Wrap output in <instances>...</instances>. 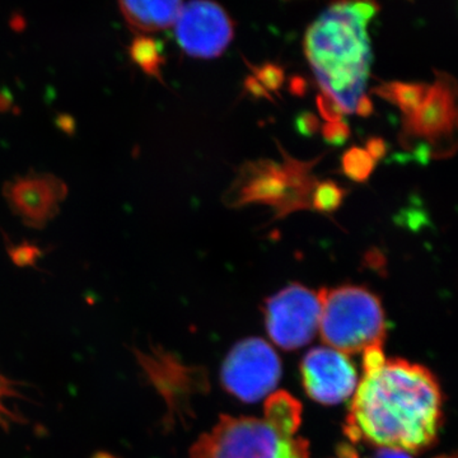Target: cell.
<instances>
[{
    "mask_svg": "<svg viewBox=\"0 0 458 458\" xmlns=\"http://www.w3.org/2000/svg\"><path fill=\"white\" fill-rule=\"evenodd\" d=\"M344 458H349V457H344Z\"/></svg>",
    "mask_w": 458,
    "mask_h": 458,
    "instance_id": "cell-23",
    "label": "cell"
},
{
    "mask_svg": "<svg viewBox=\"0 0 458 458\" xmlns=\"http://www.w3.org/2000/svg\"><path fill=\"white\" fill-rule=\"evenodd\" d=\"M373 0H339L330 5L307 31L304 51L322 96L343 114L367 116L372 53L369 26L376 16Z\"/></svg>",
    "mask_w": 458,
    "mask_h": 458,
    "instance_id": "cell-2",
    "label": "cell"
},
{
    "mask_svg": "<svg viewBox=\"0 0 458 458\" xmlns=\"http://www.w3.org/2000/svg\"><path fill=\"white\" fill-rule=\"evenodd\" d=\"M284 161L255 162L243 165L228 192V203L238 207L251 203L267 204L276 216L312 208V195L318 181L311 174L313 162L295 161L283 153Z\"/></svg>",
    "mask_w": 458,
    "mask_h": 458,
    "instance_id": "cell-5",
    "label": "cell"
},
{
    "mask_svg": "<svg viewBox=\"0 0 458 458\" xmlns=\"http://www.w3.org/2000/svg\"><path fill=\"white\" fill-rule=\"evenodd\" d=\"M373 458H411L406 452L390 450V448H382V450L377 451V454Z\"/></svg>",
    "mask_w": 458,
    "mask_h": 458,
    "instance_id": "cell-21",
    "label": "cell"
},
{
    "mask_svg": "<svg viewBox=\"0 0 458 458\" xmlns=\"http://www.w3.org/2000/svg\"><path fill=\"white\" fill-rule=\"evenodd\" d=\"M126 22L135 31H162L176 22L182 0H119Z\"/></svg>",
    "mask_w": 458,
    "mask_h": 458,
    "instance_id": "cell-13",
    "label": "cell"
},
{
    "mask_svg": "<svg viewBox=\"0 0 458 458\" xmlns=\"http://www.w3.org/2000/svg\"><path fill=\"white\" fill-rule=\"evenodd\" d=\"M319 333L322 340L343 354L382 348L386 337L381 302L366 288L344 285L321 289Z\"/></svg>",
    "mask_w": 458,
    "mask_h": 458,
    "instance_id": "cell-4",
    "label": "cell"
},
{
    "mask_svg": "<svg viewBox=\"0 0 458 458\" xmlns=\"http://www.w3.org/2000/svg\"><path fill=\"white\" fill-rule=\"evenodd\" d=\"M259 75H260V81L267 89H276L282 84V72L274 68V66H267V68L262 69Z\"/></svg>",
    "mask_w": 458,
    "mask_h": 458,
    "instance_id": "cell-19",
    "label": "cell"
},
{
    "mask_svg": "<svg viewBox=\"0 0 458 458\" xmlns=\"http://www.w3.org/2000/svg\"><path fill=\"white\" fill-rule=\"evenodd\" d=\"M342 165L346 176L358 182H364L372 174L376 161L366 149L354 147L346 150L345 155L343 156Z\"/></svg>",
    "mask_w": 458,
    "mask_h": 458,
    "instance_id": "cell-16",
    "label": "cell"
},
{
    "mask_svg": "<svg viewBox=\"0 0 458 458\" xmlns=\"http://www.w3.org/2000/svg\"><path fill=\"white\" fill-rule=\"evenodd\" d=\"M366 150L377 162V159L381 158V157L385 155L386 146L382 140H372L369 141V144H367Z\"/></svg>",
    "mask_w": 458,
    "mask_h": 458,
    "instance_id": "cell-20",
    "label": "cell"
},
{
    "mask_svg": "<svg viewBox=\"0 0 458 458\" xmlns=\"http://www.w3.org/2000/svg\"><path fill=\"white\" fill-rule=\"evenodd\" d=\"M321 300L318 292L306 286H286L267 301L265 322L276 345L298 349L313 339L318 330Z\"/></svg>",
    "mask_w": 458,
    "mask_h": 458,
    "instance_id": "cell-7",
    "label": "cell"
},
{
    "mask_svg": "<svg viewBox=\"0 0 458 458\" xmlns=\"http://www.w3.org/2000/svg\"><path fill=\"white\" fill-rule=\"evenodd\" d=\"M132 60L143 69L144 73L150 77L161 78V68L164 56L155 40L147 36H140L131 44Z\"/></svg>",
    "mask_w": 458,
    "mask_h": 458,
    "instance_id": "cell-15",
    "label": "cell"
},
{
    "mask_svg": "<svg viewBox=\"0 0 458 458\" xmlns=\"http://www.w3.org/2000/svg\"><path fill=\"white\" fill-rule=\"evenodd\" d=\"M3 192L12 212L26 225L40 228L59 213L68 190L53 174H29L9 181Z\"/></svg>",
    "mask_w": 458,
    "mask_h": 458,
    "instance_id": "cell-10",
    "label": "cell"
},
{
    "mask_svg": "<svg viewBox=\"0 0 458 458\" xmlns=\"http://www.w3.org/2000/svg\"><path fill=\"white\" fill-rule=\"evenodd\" d=\"M280 367L278 355L269 344L251 337L229 352L223 364V385L238 399L254 403L267 396L278 385Z\"/></svg>",
    "mask_w": 458,
    "mask_h": 458,
    "instance_id": "cell-8",
    "label": "cell"
},
{
    "mask_svg": "<svg viewBox=\"0 0 458 458\" xmlns=\"http://www.w3.org/2000/svg\"><path fill=\"white\" fill-rule=\"evenodd\" d=\"M302 406L285 391L270 394L260 418L222 417L190 452V458H311L298 436Z\"/></svg>",
    "mask_w": 458,
    "mask_h": 458,
    "instance_id": "cell-3",
    "label": "cell"
},
{
    "mask_svg": "<svg viewBox=\"0 0 458 458\" xmlns=\"http://www.w3.org/2000/svg\"><path fill=\"white\" fill-rule=\"evenodd\" d=\"M456 82L445 73H437L420 106L403 116V143H421L428 155L443 158L456 150Z\"/></svg>",
    "mask_w": 458,
    "mask_h": 458,
    "instance_id": "cell-6",
    "label": "cell"
},
{
    "mask_svg": "<svg viewBox=\"0 0 458 458\" xmlns=\"http://www.w3.org/2000/svg\"><path fill=\"white\" fill-rule=\"evenodd\" d=\"M345 197V190L340 188L335 182H318L312 195V208L322 213L335 212L343 199Z\"/></svg>",
    "mask_w": 458,
    "mask_h": 458,
    "instance_id": "cell-17",
    "label": "cell"
},
{
    "mask_svg": "<svg viewBox=\"0 0 458 458\" xmlns=\"http://www.w3.org/2000/svg\"><path fill=\"white\" fill-rule=\"evenodd\" d=\"M138 360L156 390L167 405L174 406V411H176L182 401L181 396L186 391L182 386L189 381L186 369L176 363L171 355L157 351L138 352Z\"/></svg>",
    "mask_w": 458,
    "mask_h": 458,
    "instance_id": "cell-12",
    "label": "cell"
},
{
    "mask_svg": "<svg viewBox=\"0 0 458 458\" xmlns=\"http://www.w3.org/2000/svg\"><path fill=\"white\" fill-rule=\"evenodd\" d=\"M174 33L190 56L214 59L222 55L233 38V25L225 9L210 0H191L182 5Z\"/></svg>",
    "mask_w": 458,
    "mask_h": 458,
    "instance_id": "cell-9",
    "label": "cell"
},
{
    "mask_svg": "<svg viewBox=\"0 0 458 458\" xmlns=\"http://www.w3.org/2000/svg\"><path fill=\"white\" fill-rule=\"evenodd\" d=\"M304 388L313 400L335 405L348 399L357 386V372L345 354L331 348L313 349L302 364Z\"/></svg>",
    "mask_w": 458,
    "mask_h": 458,
    "instance_id": "cell-11",
    "label": "cell"
},
{
    "mask_svg": "<svg viewBox=\"0 0 458 458\" xmlns=\"http://www.w3.org/2000/svg\"><path fill=\"white\" fill-rule=\"evenodd\" d=\"M325 138L331 143H342L349 135V129L343 120L339 122L327 123L324 128Z\"/></svg>",
    "mask_w": 458,
    "mask_h": 458,
    "instance_id": "cell-18",
    "label": "cell"
},
{
    "mask_svg": "<svg viewBox=\"0 0 458 458\" xmlns=\"http://www.w3.org/2000/svg\"><path fill=\"white\" fill-rule=\"evenodd\" d=\"M429 87L430 84L426 83H385L376 89V93L396 105L403 116H406L420 106L427 98Z\"/></svg>",
    "mask_w": 458,
    "mask_h": 458,
    "instance_id": "cell-14",
    "label": "cell"
},
{
    "mask_svg": "<svg viewBox=\"0 0 458 458\" xmlns=\"http://www.w3.org/2000/svg\"><path fill=\"white\" fill-rule=\"evenodd\" d=\"M441 419V390L429 370L387 360L382 348L364 352L363 378L346 423L352 441L418 452L432 445Z\"/></svg>",
    "mask_w": 458,
    "mask_h": 458,
    "instance_id": "cell-1",
    "label": "cell"
},
{
    "mask_svg": "<svg viewBox=\"0 0 458 458\" xmlns=\"http://www.w3.org/2000/svg\"><path fill=\"white\" fill-rule=\"evenodd\" d=\"M93 458H114V457L111 456V454H96V456Z\"/></svg>",
    "mask_w": 458,
    "mask_h": 458,
    "instance_id": "cell-22",
    "label": "cell"
}]
</instances>
